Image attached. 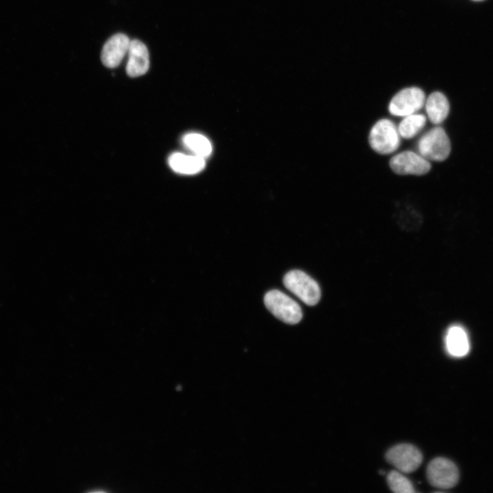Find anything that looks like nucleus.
<instances>
[{
  "label": "nucleus",
  "instance_id": "nucleus-10",
  "mask_svg": "<svg viewBox=\"0 0 493 493\" xmlns=\"http://www.w3.org/2000/svg\"><path fill=\"white\" fill-rule=\"evenodd\" d=\"M126 64L127 74L131 77L144 75L149 68V55L146 45L134 39L130 41Z\"/></svg>",
  "mask_w": 493,
  "mask_h": 493
},
{
  "label": "nucleus",
  "instance_id": "nucleus-12",
  "mask_svg": "<svg viewBox=\"0 0 493 493\" xmlns=\"http://www.w3.org/2000/svg\"><path fill=\"white\" fill-rule=\"evenodd\" d=\"M429 120L435 125L442 123L448 116L450 105L446 97L440 92H433L425 103Z\"/></svg>",
  "mask_w": 493,
  "mask_h": 493
},
{
  "label": "nucleus",
  "instance_id": "nucleus-11",
  "mask_svg": "<svg viewBox=\"0 0 493 493\" xmlns=\"http://www.w3.org/2000/svg\"><path fill=\"white\" fill-rule=\"evenodd\" d=\"M168 164L175 172L184 175H193L205 166L204 158L196 155L174 153L168 158Z\"/></svg>",
  "mask_w": 493,
  "mask_h": 493
},
{
  "label": "nucleus",
  "instance_id": "nucleus-5",
  "mask_svg": "<svg viewBox=\"0 0 493 493\" xmlns=\"http://www.w3.org/2000/svg\"><path fill=\"white\" fill-rule=\"evenodd\" d=\"M425 94L418 87L405 88L398 92L390 100L389 112L396 116H405L416 113L425 103Z\"/></svg>",
  "mask_w": 493,
  "mask_h": 493
},
{
  "label": "nucleus",
  "instance_id": "nucleus-9",
  "mask_svg": "<svg viewBox=\"0 0 493 493\" xmlns=\"http://www.w3.org/2000/svg\"><path fill=\"white\" fill-rule=\"evenodd\" d=\"M130 40L124 34L118 33L110 37L104 44L101 58L106 67H117L127 54Z\"/></svg>",
  "mask_w": 493,
  "mask_h": 493
},
{
  "label": "nucleus",
  "instance_id": "nucleus-16",
  "mask_svg": "<svg viewBox=\"0 0 493 493\" xmlns=\"http://www.w3.org/2000/svg\"><path fill=\"white\" fill-rule=\"evenodd\" d=\"M390 490L396 493H413L414 489L411 481L399 472L393 470L387 477Z\"/></svg>",
  "mask_w": 493,
  "mask_h": 493
},
{
  "label": "nucleus",
  "instance_id": "nucleus-3",
  "mask_svg": "<svg viewBox=\"0 0 493 493\" xmlns=\"http://www.w3.org/2000/svg\"><path fill=\"white\" fill-rule=\"evenodd\" d=\"M284 286L306 305L317 304L320 299V288L318 283L305 273L293 270L283 277Z\"/></svg>",
  "mask_w": 493,
  "mask_h": 493
},
{
  "label": "nucleus",
  "instance_id": "nucleus-2",
  "mask_svg": "<svg viewBox=\"0 0 493 493\" xmlns=\"http://www.w3.org/2000/svg\"><path fill=\"white\" fill-rule=\"evenodd\" d=\"M417 148L419 153L429 161L442 162L451 153V142L445 130L436 126L420 137Z\"/></svg>",
  "mask_w": 493,
  "mask_h": 493
},
{
  "label": "nucleus",
  "instance_id": "nucleus-14",
  "mask_svg": "<svg viewBox=\"0 0 493 493\" xmlns=\"http://www.w3.org/2000/svg\"><path fill=\"white\" fill-rule=\"evenodd\" d=\"M427 117L421 114H412L403 117L397 127L401 137L409 139L416 136L425 126Z\"/></svg>",
  "mask_w": 493,
  "mask_h": 493
},
{
  "label": "nucleus",
  "instance_id": "nucleus-15",
  "mask_svg": "<svg viewBox=\"0 0 493 493\" xmlns=\"http://www.w3.org/2000/svg\"><path fill=\"white\" fill-rule=\"evenodd\" d=\"M184 145L194 155L205 158L210 155L212 147L209 140L204 136L197 133H189L183 136Z\"/></svg>",
  "mask_w": 493,
  "mask_h": 493
},
{
  "label": "nucleus",
  "instance_id": "nucleus-4",
  "mask_svg": "<svg viewBox=\"0 0 493 493\" xmlns=\"http://www.w3.org/2000/svg\"><path fill=\"white\" fill-rule=\"evenodd\" d=\"M266 308L278 319L291 325L301 321L303 317L300 305L283 292L273 290L264 296Z\"/></svg>",
  "mask_w": 493,
  "mask_h": 493
},
{
  "label": "nucleus",
  "instance_id": "nucleus-8",
  "mask_svg": "<svg viewBox=\"0 0 493 493\" xmlns=\"http://www.w3.org/2000/svg\"><path fill=\"white\" fill-rule=\"evenodd\" d=\"M385 458L399 471L409 473L420 466L422 455L415 446L400 444L390 448L385 454Z\"/></svg>",
  "mask_w": 493,
  "mask_h": 493
},
{
  "label": "nucleus",
  "instance_id": "nucleus-1",
  "mask_svg": "<svg viewBox=\"0 0 493 493\" xmlns=\"http://www.w3.org/2000/svg\"><path fill=\"white\" fill-rule=\"evenodd\" d=\"M368 143L372 149L379 154L394 153L401 144L397 127L388 118L377 121L370 130Z\"/></svg>",
  "mask_w": 493,
  "mask_h": 493
},
{
  "label": "nucleus",
  "instance_id": "nucleus-6",
  "mask_svg": "<svg viewBox=\"0 0 493 493\" xmlns=\"http://www.w3.org/2000/svg\"><path fill=\"white\" fill-rule=\"evenodd\" d=\"M427 477L433 486L448 489L458 482L459 471L452 461L444 457H437L428 464Z\"/></svg>",
  "mask_w": 493,
  "mask_h": 493
},
{
  "label": "nucleus",
  "instance_id": "nucleus-13",
  "mask_svg": "<svg viewBox=\"0 0 493 493\" xmlns=\"http://www.w3.org/2000/svg\"><path fill=\"white\" fill-rule=\"evenodd\" d=\"M446 346L448 352L455 357H463L468 353V337L463 327L454 325L448 329L446 336Z\"/></svg>",
  "mask_w": 493,
  "mask_h": 493
},
{
  "label": "nucleus",
  "instance_id": "nucleus-17",
  "mask_svg": "<svg viewBox=\"0 0 493 493\" xmlns=\"http://www.w3.org/2000/svg\"><path fill=\"white\" fill-rule=\"evenodd\" d=\"M473 1H483V0H473Z\"/></svg>",
  "mask_w": 493,
  "mask_h": 493
},
{
  "label": "nucleus",
  "instance_id": "nucleus-7",
  "mask_svg": "<svg viewBox=\"0 0 493 493\" xmlns=\"http://www.w3.org/2000/svg\"><path fill=\"white\" fill-rule=\"evenodd\" d=\"M389 164L394 173L401 175H422L429 173L431 168L428 160L412 151H404L394 155Z\"/></svg>",
  "mask_w": 493,
  "mask_h": 493
}]
</instances>
